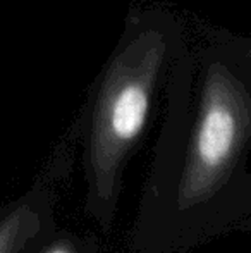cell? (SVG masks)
<instances>
[{
    "label": "cell",
    "instance_id": "cell-3",
    "mask_svg": "<svg viewBox=\"0 0 251 253\" xmlns=\"http://www.w3.org/2000/svg\"><path fill=\"white\" fill-rule=\"evenodd\" d=\"M55 193L48 177L0 210V253H30L57 227Z\"/></svg>",
    "mask_w": 251,
    "mask_h": 253
},
{
    "label": "cell",
    "instance_id": "cell-5",
    "mask_svg": "<svg viewBox=\"0 0 251 253\" xmlns=\"http://www.w3.org/2000/svg\"><path fill=\"white\" fill-rule=\"evenodd\" d=\"M210 33L232 57H236L243 66H246L251 71V37H241V35H232L229 31L214 30H210Z\"/></svg>",
    "mask_w": 251,
    "mask_h": 253
},
{
    "label": "cell",
    "instance_id": "cell-6",
    "mask_svg": "<svg viewBox=\"0 0 251 253\" xmlns=\"http://www.w3.org/2000/svg\"><path fill=\"white\" fill-rule=\"evenodd\" d=\"M241 229H245V231H251V215L248 217V219L245 220V222H243Z\"/></svg>",
    "mask_w": 251,
    "mask_h": 253
},
{
    "label": "cell",
    "instance_id": "cell-2",
    "mask_svg": "<svg viewBox=\"0 0 251 253\" xmlns=\"http://www.w3.org/2000/svg\"><path fill=\"white\" fill-rule=\"evenodd\" d=\"M186 38L181 21L160 9L131 12L81 116L84 213L112 229L124 174L141 147L162 86Z\"/></svg>",
    "mask_w": 251,
    "mask_h": 253
},
{
    "label": "cell",
    "instance_id": "cell-1",
    "mask_svg": "<svg viewBox=\"0 0 251 253\" xmlns=\"http://www.w3.org/2000/svg\"><path fill=\"white\" fill-rule=\"evenodd\" d=\"M165 95L133 253H186L251 215V71L208 30L201 43L184 38Z\"/></svg>",
    "mask_w": 251,
    "mask_h": 253
},
{
    "label": "cell",
    "instance_id": "cell-4",
    "mask_svg": "<svg viewBox=\"0 0 251 253\" xmlns=\"http://www.w3.org/2000/svg\"><path fill=\"white\" fill-rule=\"evenodd\" d=\"M30 253H98V243L93 236H83L57 226Z\"/></svg>",
    "mask_w": 251,
    "mask_h": 253
}]
</instances>
